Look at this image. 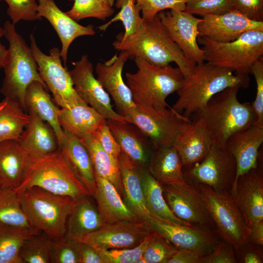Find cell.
<instances>
[{
  "mask_svg": "<svg viewBox=\"0 0 263 263\" xmlns=\"http://www.w3.org/2000/svg\"><path fill=\"white\" fill-rule=\"evenodd\" d=\"M177 250V248L165 237L152 230L151 238L143 258L145 263H168Z\"/></svg>",
  "mask_w": 263,
  "mask_h": 263,
  "instance_id": "42",
  "label": "cell"
},
{
  "mask_svg": "<svg viewBox=\"0 0 263 263\" xmlns=\"http://www.w3.org/2000/svg\"><path fill=\"white\" fill-rule=\"evenodd\" d=\"M64 132V138L59 149L75 175L93 196L96 184L89 152L80 139Z\"/></svg>",
  "mask_w": 263,
  "mask_h": 263,
  "instance_id": "29",
  "label": "cell"
},
{
  "mask_svg": "<svg viewBox=\"0 0 263 263\" xmlns=\"http://www.w3.org/2000/svg\"><path fill=\"white\" fill-rule=\"evenodd\" d=\"M38 187L77 201L91 196L77 178L60 149L47 155L30 158L24 179L17 191Z\"/></svg>",
  "mask_w": 263,
  "mask_h": 263,
  "instance_id": "6",
  "label": "cell"
},
{
  "mask_svg": "<svg viewBox=\"0 0 263 263\" xmlns=\"http://www.w3.org/2000/svg\"><path fill=\"white\" fill-rule=\"evenodd\" d=\"M249 81V76L233 74L231 70L204 61L197 64L193 73L185 78L183 86L176 92L178 98L172 108L189 118L216 94L230 87L246 88Z\"/></svg>",
  "mask_w": 263,
  "mask_h": 263,
  "instance_id": "2",
  "label": "cell"
},
{
  "mask_svg": "<svg viewBox=\"0 0 263 263\" xmlns=\"http://www.w3.org/2000/svg\"><path fill=\"white\" fill-rule=\"evenodd\" d=\"M0 187H1V185H0Z\"/></svg>",
  "mask_w": 263,
  "mask_h": 263,
  "instance_id": "58",
  "label": "cell"
},
{
  "mask_svg": "<svg viewBox=\"0 0 263 263\" xmlns=\"http://www.w3.org/2000/svg\"><path fill=\"white\" fill-rule=\"evenodd\" d=\"M78 244L79 242L65 236L52 239L51 263H79Z\"/></svg>",
  "mask_w": 263,
  "mask_h": 263,
  "instance_id": "44",
  "label": "cell"
},
{
  "mask_svg": "<svg viewBox=\"0 0 263 263\" xmlns=\"http://www.w3.org/2000/svg\"><path fill=\"white\" fill-rule=\"evenodd\" d=\"M92 135L107 153L118 159L121 150L113 136L106 119L101 124Z\"/></svg>",
  "mask_w": 263,
  "mask_h": 263,
  "instance_id": "50",
  "label": "cell"
},
{
  "mask_svg": "<svg viewBox=\"0 0 263 263\" xmlns=\"http://www.w3.org/2000/svg\"><path fill=\"white\" fill-rule=\"evenodd\" d=\"M32 235L28 231L0 224V263H21V247Z\"/></svg>",
  "mask_w": 263,
  "mask_h": 263,
  "instance_id": "38",
  "label": "cell"
},
{
  "mask_svg": "<svg viewBox=\"0 0 263 263\" xmlns=\"http://www.w3.org/2000/svg\"><path fill=\"white\" fill-rule=\"evenodd\" d=\"M129 55L125 51L116 53L103 63L98 62L95 67L97 79L112 96L118 113L124 118L136 107L132 92L123 81L122 70Z\"/></svg>",
  "mask_w": 263,
  "mask_h": 263,
  "instance_id": "19",
  "label": "cell"
},
{
  "mask_svg": "<svg viewBox=\"0 0 263 263\" xmlns=\"http://www.w3.org/2000/svg\"><path fill=\"white\" fill-rule=\"evenodd\" d=\"M145 21L153 19L160 12L166 9L185 11L188 0H135Z\"/></svg>",
  "mask_w": 263,
  "mask_h": 263,
  "instance_id": "46",
  "label": "cell"
},
{
  "mask_svg": "<svg viewBox=\"0 0 263 263\" xmlns=\"http://www.w3.org/2000/svg\"><path fill=\"white\" fill-rule=\"evenodd\" d=\"M72 64L74 68L69 72L75 90L80 98L106 119L126 121L113 109L109 94L94 75L93 64L88 56H82Z\"/></svg>",
  "mask_w": 263,
  "mask_h": 263,
  "instance_id": "15",
  "label": "cell"
},
{
  "mask_svg": "<svg viewBox=\"0 0 263 263\" xmlns=\"http://www.w3.org/2000/svg\"><path fill=\"white\" fill-rule=\"evenodd\" d=\"M112 45L115 50L126 52L130 59L140 57L158 67L175 62L185 78L193 73L196 66L171 39L157 14L151 21L144 20L135 33L126 38L119 33Z\"/></svg>",
  "mask_w": 263,
  "mask_h": 263,
  "instance_id": "1",
  "label": "cell"
},
{
  "mask_svg": "<svg viewBox=\"0 0 263 263\" xmlns=\"http://www.w3.org/2000/svg\"><path fill=\"white\" fill-rule=\"evenodd\" d=\"M107 1L111 6H113L115 2V0H105Z\"/></svg>",
  "mask_w": 263,
  "mask_h": 263,
  "instance_id": "57",
  "label": "cell"
},
{
  "mask_svg": "<svg viewBox=\"0 0 263 263\" xmlns=\"http://www.w3.org/2000/svg\"><path fill=\"white\" fill-rule=\"evenodd\" d=\"M150 231L143 222L121 221L104 224L86 236L81 242L96 250L132 248L139 245Z\"/></svg>",
  "mask_w": 263,
  "mask_h": 263,
  "instance_id": "17",
  "label": "cell"
},
{
  "mask_svg": "<svg viewBox=\"0 0 263 263\" xmlns=\"http://www.w3.org/2000/svg\"><path fill=\"white\" fill-rule=\"evenodd\" d=\"M213 144L203 120L186 122L175 136L172 144L178 151L183 167L201 162Z\"/></svg>",
  "mask_w": 263,
  "mask_h": 263,
  "instance_id": "22",
  "label": "cell"
},
{
  "mask_svg": "<svg viewBox=\"0 0 263 263\" xmlns=\"http://www.w3.org/2000/svg\"><path fill=\"white\" fill-rule=\"evenodd\" d=\"M52 238L43 232L34 234L22 244L19 258L21 263H50Z\"/></svg>",
  "mask_w": 263,
  "mask_h": 263,
  "instance_id": "39",
  "label": "cell"
},
{
  "mask_svg": "<svg viewBox=\"0 0 263 263\" xmlns=\"http://www.w3.org/2000/svg\"><path fill=\"white\" fill-rule=\"evenodd\" d=\"M157 15L185 57L195 65L204 62V51L198 44V25L202 18H196L185 11L173 9L162 11Z\"/></svg>",
  "mask_w": 263,
  "mask_h": 263,
  "instance_id": "16",
  "label": "cell"
},
{
  "mask_svg": "<svg viewBox=\"0 0 263 263\" xmlns=\"http://www.w3.org/2000/svg\"><path fill=\"white\" fill-rule=\"evenodd\" d=\"M38 14L40 18L46 19L56 32L62 45L60 55L65 65L72 42L79 37L95 34L93 25L79 24L62 11L54 0H38Z\"/></svg>",
  "mask_w": 263,
  "mask_h": 263,
  "instance_id": "23",
  "label": "cell"
},
{
  "mask_svg": "<svg viewBox=\"0 0 263 263\" xmlns=\"http://www.w3.org/2000/svg\"><path fill=\"white\" fill-rule=\"evenodd\" d=\"M232 10L231 0H188L185 11L203 17L222 14Z\"/></svg>",
  "mask_w": 263,
  "mask_h": 263,
  "instance_id": "45",
  "label": "cell"
},
{
  "mask_svg": "<svg viewBox=\"0 0 263 263\" xmlns=\"http://www.w3.org/2000/svg\"><path fill=\"white\" fill-rule=\"evenodd\" d=\"M114 12L113 6L105 0H74L73 7L66 13L76 21L87 18L105 20Z\"/></svg>",
  "mask_w": 263,
  "mask_h": 263,
  "instance_id": "41",
  "label": "cell"
},
{
  "mask_svg": "<svg viewBox=\"0 0 263 263\" xmlns=\"http://www.w3.org/2000/svg\"><path fill=\"white\" fill-rule=\"evenodd\" d=\"M17 192L23 210L36 229L52 239L65 236L67 219L75 200L38 187Z\"/></svg>",
  "mask_w": 263,
  "mask_h": 263,
  "instance_id": "7",
  "label": "cell"
},
{
  "mask_svg": "<svg viewBox=\"0 0 263 263\" xmlns=\"http://www.w3.org/2000/svg\"><path fill=\"white\" fill-rule=\"evenodd\" d=\"M249 229L248 241L258 245H263V220L254 224Z\"/></svg>",
  "mask_w": 263,
  "mask_h": 263,
  "instance_id": "55",
  "label": "cell"
},
{
  "mask_svg": "<svg viewBox=\"0 0 263 263\" xmlns=\"http://www.w3.org/2000/svg\"><path fill=\"white\" fill-rule=\"evenodd\" d=\"M134 59L136 72H127L125 76L135 104L156 109L170 107L166 101L167 97L179 90L184 82L180 69L169 64L158 67L140 57Z\"/></svg>",
  "mask_w": 263,
  "mask_h": 263,
  "instance_id": "5",
  "label": "cell"
},
{
  "mask_svg": "<svg viewBox=\"0 0 263 263\" xmlns=\"http://www.w3.org/2000/svg\"><path fill=\"white\" fill-rule=\"evenodd\" d=\"M88 197L76 201L68 216L64 236L68 239L81 242L104 224L97 206Z\"/></svg>",
  "mask_w": 263,
  "mask_h": 263,
  "instance_id": "33",
  "label": "cell"
},
{
  "mask_svg": "<svg viewBox=\"0 0 263 263\" xmlns=\"http://www.w3.org/2000/svg\"><path fill=\"white\" fill-rule=\"evenodd\" d=\"M79 263H103L98 251L92 245L83 242H79Z\"/></svg>",
  "mask_w": 263,
  "mask_h": 263,
  "instance_id": "53",
  "label": "cell"
},
{
  "mask_svg": "<svg viewBox=\"0 0 263 263\" xmlns=\"http://www.w3.org/2000/svg\"><path fill=\"white\" fill-rule=\"evenodd\" d=\"M233 246L222 239L207 254L202 256L198 263H236Z\"/></svg>",
  "mask_w": 263,
  "mask_h": 263,
  "instance_id": "49",
  "label": "cell"
},
{
  "mask_svg": "<svg viewBox=\"0 0 263 263\" xmlns=\"http://www.w3.org/2000/svg\"><path fill=\"white\" fill-rule=\"evenodd\" d=\"M30 39V47L40 77L52 93L56 103L61 108L87 104L75 91L69 72L61 63L60 50L53 48L47 55L38 46L33 34Z\"/></svg>",
  "mask_w": 263,
  "mask_h": 263,
  "instance_id": "10",
  "label": "cell"
},
{
  "mask_svg": "<svg viewBox=\"0 0 263 263\" xmlns=\"http://www.w3.org/2000/svg\"><path fill=\"white\" fill-rule=\"evenodd\" d=\"M4 0L8 4L7 13L14 24L21 20L34 21L41 19L38 14V4L36 0Z\"/></svg>",
  "mask_w": 263,
  "mask_h": 263,
  "instance_id": "47",
  "label": "cell"
},
{
  "mask_svg": "<svg viewBox=\"0 0 263 263\" xmlns=\"http://www.w3.org/2000/svg\"><path fill=\"white\" fill-rule=\"evenodd\" d=\"M30 120L18 140L30 158L40 157L59 149L53 128L37 114L29 112Z\"/></svg>",
  "mask_w": 263,
  "mask_h": 263,
  "instance_id": "25",
  "label": "cell"
},
{
  "mask_svg": "<svg viewBox=\"0 0 263 263\" xmlns=\"http://www.w3.org/2000/svg\"><path fill=\"white\" fill-rule=\"evenodd\" d=\"M125 119L141 131L149 139L154 150L172 143L183 125L190 120L170 107L156 109L136 105Z\"/></svg>",
  "mask_w": 263,
  "mask_h": 263,
  "instance_id": "12",
  "label": "cell"
},
{
  "mask_svg": "<svg viewBox=\"0 0 263 263\" xmlns=\"http://www.w3.org/2000/svg\"><path fill=\"white\" fill-rule=\"evenodd\" d=\"M0 224L36 234L42 231L31 224L20 204L14 189L0 188Z\"/></svg>",
  "mask_w": 263,
  "mask_h": 263,
  "instance_id": "36",
  "label": "cell"
},
{
  "mask_svg": "<svg viewBox=\"0 0 263 263\" xmlns=\"http://www.w3.org/2000/svg\"><path fill=\"white\" fill-rule=\"evenodd\" d=\"M95 178L96 189L93 196L104 224L121 221L142 222L123 201L121 196L110 182L96 175Z\"/></svg>",
  "mask_w": 263,
  "mask_h": 263,
  "instance_id": "27",
  "label": "cell"
},
{
  "mask_svg": "<svg viewBox=\"0 0 263 263\" xmlns=\"http://www.w3.org/2000/svg\"><path fill=\"white\" fill-rule=\"evenodd\" d=\"M30 157L18 140L0 143V184L1 188L16 189L22 182Z\"/></svg>",
  "mask_w": 263,
  "mask_h": 263,
  "instance_id": "28",
  "label": "cell"
},
{
  "mask_svg": "<svg viewBox=\"0 0 263 263\" xmlns=\"http://www.w3.org/2000/svg\"><path fill=\"white\" fill-rule=\"evenodd\" d=\"M46 88L40 82H32L26 90L24 103L28 112L35 113L53 128L57 137L60 148L64 138V131L58 119L60 109L54 104Z\"/></svg>",
  "mask_w": 263,
  "mask_h": 263,
  "instance_id": "32",
  "label": "cell"
},
{
  "mask_svg": "<svg viewBox=\"0 0 263 263\" xmlns=\"http://www.w3.org/2000/svg\"><path fill=\"white\" fill-rule=\"evenodd\" d=\"M202 256L188 249H177L168 263H198Z\"/></svg>",
  "mask_w": 263,
  "mask_h": 263,
  "instance_id": "54",
  "label": "cell"
},
{
  "mask_svg": "<svg viewBox=\"0 0 263 263\" xmlns=\"http://www.w3.org/2000/svg\"><path fill=\"white\" fill-rule=\"evenodd\" d=\"M230 193L249 228L263 220V173L261 167L240 175Z\"/></svg>",
  "mask_w": 263,
  "mask_h": 263,
  "instance_id": "18",
  "label": "cell"
},
{
  "mask_svg": "<svg viewBox=\"0 0 263 263\" xmlns=\"http://www.w3.org/2000/svg\"><path fill=\"white\" fill-rule=\"evenodd\" d=\"M58 119L63 130L81 139L93 134L106 118L87 104L59 110Z\"/></svg>",
  "mask_w": 263,
  "mask_h": 263,
  "instance_id": "31",
  "label": "cell"
},
{
  "mask_svg": "<svg viewBox=\"0 0 263 263\" xmlns=\"http://www.w3.org/2000/svg\"><path fill=\"white\" fill-rule=\"evenodd\" d=\"M233 9L247 18L263 21V0H231Z\"/></svg>",
  "mask_w": 263,
  "mask_h": 263,
  "instance_id": "51",
  "label": "cell"
},
{
  "mask_svg": "<svg viewBox=\"0 0 263 263\" xmlns=\"http://www.w3.org/2000/svg\"><path fill=\"white\" fill-rule=\"evenodd\" d=\"M198 41L203 45L204 61L231 70L241 76H248L252 65L263 55V30L244 32L228 42H218L207 37H199Z\"/></svg>",
  "mask_w": 263,
  "mask_h": 263,
  "instance_id": "8",
  "label": "cell"
},
{
  "mask_svg": "<svg viewBox=\"0 0 263 263\" xmlns=\"http://www.w3.org/2000/svg\"><path fill=\"white\" fill-rule=\"evenodd\" d=\"M146 224L177 249L191 250L201 256L209 253L219 241L220 236L215 230L176 224L151 214Z\"/></svg>",
  "mask_w": 263,
  "mask_h": 263,
  "instance_id": "14",
  "label": "cell"
},
{
  "mask_svg": "<svg viewBox=\"0 0 263 263\" xmlns=\"http://www.w3.org/2000/svg\"><path fill=\"white\" fill-rule=\"evenodd\" d=\"M3 28L9 47L3 61L4 77L0 91L4 98L18 103L27 112L24 96L28 86L34 81L46 85L40 77L30 47L16 31L15 24L6 21Z\"/></svg>",
  "mask_w": 263,
  "mask_h": 263,
  "instance_id": "4",
  "label": "cell"
},
{
  "mask_svg": "<svg viewBox=\"0 0 263 263\" xmlns=\"http://www.w3.org/2000/svg\"><path fill=\"white\" fill-rule=\"evenodd\" d=\"M252 30H263V21L251 20L232 10L222 14L202 17L198 25V38L207 37L216 42H228Z\"/></svg>",
  "mask_w": 263,
  "mask_h": 263,
  "instance_id": "20",
  "label": "cell"
},
{
  "mask_svg": "<svg viewBox=\"0 0 263 263\" xmlns=\"http://www.w3.org/2000/svg\"><path fill=\"white\" fill-rule=\"evenodd\" d=\"M251 74L256 83V94L254 101L251 104L257 117L255 125L263 127V61L261 58L252 65Z\"/></svg>",
  "mask_w": 263,
  "mask_h": 263,
  "instance_id": "48",
  "label": "cell"
},
{
  "mask_svg": "<svg viewBox=\"0 0 263 263\" xmlns=\"http://www.w3.org/2000/svg\"><path fill=\"white\" fill-rule=\"evenodd\" d=\"M240 87H228L214 95L196 113L208 130L214 144L225 147L233 133L254 125L257 117L252 105L237 98Z\"/></svg>",
  "mask_w": 263,
  "mask_h": 263,
  "instance_id": "3",
  "label": "cell"
},
{
  "mask_svg": "<svg viewBox=\"0 0 263 263\" xmlns=\"http://www.w3.org/2000/svg\"><path fill=\"white\" fill-rule=\"evenodd\" d=\"M152 235V230L137 246L132 248L97 250L103 263H137L142 257Z\"/></svg>",
  "mask_w": 263,
  "mask_h": 263,
  "instance_id": "43",
  "label": "cell"
},
{
  "mask_svg": "<svg viewBox=\"0 0 263 263\" xmlns=\"http://www.w3.org/2000/svg\"><path fill=\"white\" fill-rule=\"evenodd\" d=\"M121 151L140 168H148L154 149L149 139L134 124L127 121L106 119Z\"/></svg>",
  "mask_w": 263,
  "mask_h": 263,
  "instance_id": "24",
  "label": "cell"
},
{
  "mask_svg": "<svg viewBox=\"0 0 263 263\" xmlns=\"http://www.w3.org/2000/svg\"><path fill=\"white\" fill-rule=\"evenodd\" d=\"M181 157L173 145L168 143L154 150L148 169L152 177L162 185L185 181Z\"/></svg>",
  "mask_w": 263,
  "mask_h": 263,
  "instance_id": "30",
  "label": "cell"
},
{
  "mask_svg": "<svg viewBox=\"0 0 263 263\" xmlns=\"http://www.w3.org/2000/svg\"><path fill=\"white\" fill-rule=\"evenodd\" d=\"M118 161L124 202L141 221L146 223L150 213L145 203L141 183V168L122 151Z\"/></svg>",
  "mask_w": 263,
  "mask_h": 263,
  "instance_id": "26",
  "label": "cell"
},
{
  "mask_svg": "<svg viewBox=\"0 0 263 263\" xmlns=\"http://www.w3.org/2000/svg\"><path fill=\"white\" fill-rule=\"evenodd\" d=\"M4 28L0 26V68L3 67V61L4 57L5 56L7 49L1 43L0 39L4 36Z\"/></svg>",
  "mask_w": 263,
  "mask_h": 263,
  "instance_id": "56",
  "label": "cell"
},
{
  "mask_svg": "<svg viewBox=\"0 0 263 263\" xmlns=\"http://www.w3.org/2000/svg\"><path fill=\"white\" fill-rule=\"evenodd\" d=\"M193 185L201 193L219 236L235 249L248 242L250 229L230 191L218 192L206 185Z\"/></svg>",
  "mask_w": 263,
  "mask_h": 263,
  "instance_id": "9",
  "label": "cell"
},
{
  "mask_svg": "<svg viewBox=\"0 0 263 263\" xmlns=\"http://www.w3.org/2000/svg\"><path fill=\"white\" fill-rule=\"evenodd\" d=\"M80 140L89 152L94 174L110 182L120 195L123 196V188L118 159L107 153L92 134Z\"/></svg>",
  "mask_w": 263,
  "mask_h": 263,
  "instance_id": "34",
  "label": "cell"
},
{
  "mask_svg": "<svg viewBox=\"0 0 263 263\" xmlns=\"http://www.w3.org/2000/svg\"><path fill=\"white\" fill-rule=\"evenodd\" d=\"M256 244L247 242L239 248L236 249L238 253V258L240 263H262L263 257L262 250Z\"/></svg>",
  "mask_w": 263,
  "mask_h": 263,
  "instance_id": "52",
  "label": "cell"
},
{
  "mask_svg": "<svg viewBox=\"0 0 263 263\" xmlns=\"http://www.w3.org/2000/svg\"><path fill=\"white\" fill-rule=\"evenodd\" d=\"M183 167L186 181L193 184L207 185L218 192L230 191L236 174L234 157L225 147L214 143L201 162Z\"/></svg>",
  "mask_w": 263,
  "mask_h": 263,
  "instance_id": "11",
  "label": "cell"
},
{
  "mask_svg": "<svg viewBox=\"0 0 263 263\" xmlns=\"http://www.w3.org/2000/svg\"><path fill=\"white\" fill-rule=\"evenodd\" d=\"M164 197L172 212L187 224L212 229L214 223L199 191L187 181L163 185Z\"/></svg>",
  "mask_w": 263,
  "mask_h": 263,
  "instance_id": "13",
  "label": "cell"
},
{
  "mask_svg": "<svg viewBox=\"0 0 263 263\" xmlns=\"http://www.w3.org/2000/svg\"><path fill=\"white\" fill-rule=\"evenodd\" d=\"M263 142V127L255 124L233 133L227 138L225 148L234 157L236 164L233 186L239 176L258 167L259 150Z\"/></svg>",
  "mask_w": 263,
  "mask_h": 263,
  "instance_id": "21",
  "label": "cell"
},
{
  "mask_svg": "<svg viewBox=\"0 0 263 263\" xmlns=\"http://www.w3.org/2000/svg\"><path fill=\"white\" fill-rule=\"evenodd\" d=\"M30 120L29 113L18 103L6 98L0 100V143L18 140Z\"/></svg>",
  "mask_w": 263,
  "mask_h": 263,
  "instance_id": "37",
  "label": "cell"
},
{
  "mask_svg": "<svg viewBox=\"0 0 263 263\" xmlns=\"http://www.w3.org/2000/svg\"><path fill=\"white\" fill-rule=\"evenodd\" d=\"M115 7L120 9L119 12L110 21L97 28L104 31L112 23L119 20L125 29L124 33H121V35L126 38L136 32L143 24L141 10L135 0H115Z\"/></svg>",
  "mask_w": 263,
  "mask_h": 263,
  "instance_id": "40",
  "label": "cell"
},
{
  "mask_svg": "<svg viewBox=\"0 0 263 263\" xmlns=\"http://www.w3.org/2000/svg\"><path fill=\"white\" fill-rule=\"evenodd\" d=\"M141 178L146 205L150 214L173 223L190 225L172 212L164 197L163 185L152 177L147 168H141Z\"/></svg>",
  "mask_w": 263,
  "mask_h": 263,
  "instance_id": "35",
  "label": "cell"
}]
</instances>
